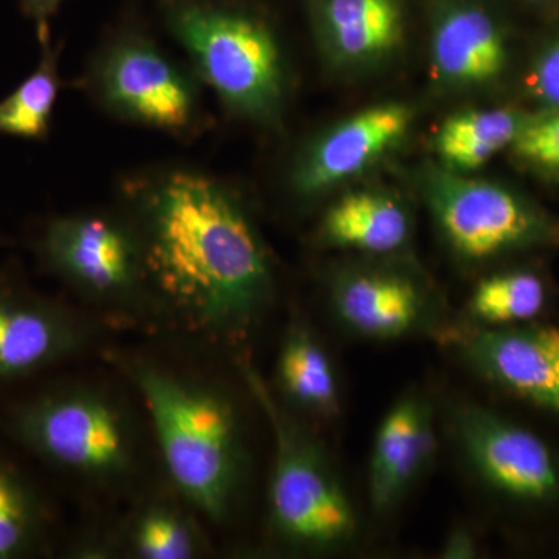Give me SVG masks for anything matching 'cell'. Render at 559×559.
Returning a JSON list of instances; mask_svg holds the SVG:
<instances>
[{
  "mask_svg": "<svg viewBox=\"0 0 559 559\" xmlns=\"http://www.w3.org/2000/svg\"><path fill=\"white\" fill-rule=\"evenodd\" d=\"M142 259L164 293L212 330L248 329L272 290L270 259L234 193L200 173L175 170L140 197Z\"/></svg>",
  "mask_w": 559,
  "mask_h": 559,
  "instance_id": "obj_1",
  "label": "cell"
},
{
  "mask_svg": "<svg viewBox=\"0 0 559 559\" xmlns=\"http://www.w3.org/2000/svg\"><path fill=\"white\" fill-rule=\"evenodd\" d=\"M135 381L176 487L209 518L221 520L241 471L240 436L229 404L165 371L139 370Z\"/></svg>",
  "mask_w": 559,
  "mask_h": 559,
  "instance_id": "obj_2",
  "label": "cell"
},
{
  "mask_svg": "<svg viewBox=\"0 0 559 559\" xmlns=\"http://www.w3.org/2000/svg\"><path fill=\"white\" fill-rule=\"evenodd\" d=\"M162 11L201 79L231 112L259 121L277 116L285 72L266 22L223 0H164Z\"/></svg>",
  "mask_w": 559,
  "mask_h": 559,
  "instance_id": "obj_3",
  "label": "cell"
},
{
  "mask_svg": "<svg viewBox=\"0 0 559 559\" xmlns=\"http://www.w3.org/2000/svg\"><path fill=\"white\" fill-rule=\"evenodd\" d=\"M246 377L274 430L270 506L275 530L301 549H344L358 535V518L336 471L322 448L283 414L263 381L250 371Z\"/></svg>",
  "mask_w": 559,
  "mask_h": 559,
  "instance_id": "obj_4",
  "label": "cell"
},
{
  "mask_svg": "<svg viewBox=\"0 0 559 559\" xmlns=\"http://www.w3.org/2000/svg\"><path fill=\"white\" fill-rule=\"evenodd\" d=\"M425 197L444 240L463 260H488L557 237L538 209L498 183L433 170Z\"/></svg>",
  "mask_w": 559,
  "mask_h": 559,
  "instance_id": "obj_5",
  "label": "cell"
},
{
  "mask_svg": "<svg viewBox=\"0 0 559 559\" xmlns=\"http://www.w3.org/2000/svg\"><path fill=\"white\" fill-rule=\"evenodd\" d=\"M92 83L103 105L123 119L175 135L197 128V83L139 33H124L103 50Z\"/></svg>",
  "mask_w": 559,
  "mask_h": 559,
  "instance_id": "obj_6",
  "label": "cell"
},
{
  "mask_svg": "<svg viewBox=\"0 0 559 559\" xmlns=\"http://www.w3.org/2000/svg\"><path fill=\"white\" fill-rule=\"evenodd\" d=\"M13 430L35 454L76 473L116 474L130 462V436L119 412L83 392L27 401L14 412Z\"/></svg>",
  "mask_w": 559,
  "mask_h": 559,
  "instance_id": "obj_7",
  "label": "cell"
},
{
  "mask_svg": "<svg viewBox=\"0 0 559 559\" xmlns=\"http://www.w3.org/2000/svg\"><path fill=\"white\" fill-rule=\"evenodd\" d=\"M451 429L463 459L489 488L524 502L559 498V466L535 433L477 404H460Z\"/></svg>",
  "mask_w": 559,
  "mask_h": 559,
  "instance_id": "obj_8",
  "label": "cell"
},
{
  "mask_svg": "<svg viewBox=\"0 0 559 559\" xmlns=\"http://www.w3.org/2000/svg\"><path fill=\"white\" fill-rule=\"evenodd\" d=\"M334 316L367 340L395 341L439 326L440 310L425 283L411 272L356 266L334 275L330 285Z\"/></svg>",
  "mask_w": 559,
  "mask_h": 559,
  "instance_id": "obj_9",
  "label": "cell"
},
{
  "mask_svg": "<svg viewBox=\"0 0 559 559\" xmlns=\"http://www.w3.org/2000/svg\"><path fill=\"white\" fill-rule=\"evenodd\" d=\"M450 341L474 373L559 415L557 326H481L460 331Z\"/></svg>",
  "mask_w": 559,
  "mask_h": 559,
  "instance_id": "obj_10",
  "label": "cell"
},
{
  "mask_svg": "<svg viewBox=\"0 0 559 559\" xmlns=\"http://www.w3.org/2000/svg\"><path fill=\"white\" fill-rule=\"evenodd\" d=\"M44 259L62 277L97 294L123 293L142 267V249L130 234L102 216H62L40 238Z\"/></svg>",
  "mask_w": 559,
  "mask_h": 559,
  "instance_id": "obj_11",
  "label": "cell"
},
{
  "mask_svg": "<svg viewBox=\"0 0 559 559\" xmlns=\"http://www.w3.org/2000/svg\"><path fill=\"white\" fill-rule=\"evenodd\" d=\"M411 120L409 108L392 103L342 121L305 151L294 168V190L316 197L359 175L406 135Z\"/></svg>",
  "mask_w": 559,
  "mask_h": 559,
  "instance_id": "obj_12",
  "label": "cell"
},
{
  "mask_svg": "<svg viewBox=\"0 0 559 559\" xmlns=\"http://www.w3.org/2000/svg\"><path fill=\"white\" fill-rule=\"evenodd\" d=\"M436 454V428L428 401L407 393L378 428L369 466L370 503L378 513L395 509Z\"/></svg>",
  "mask_w": 559,
  "mask_h": 559,
  "instance_id": "obj_13",
  "label": "cell"
},
{
  "mask_svg": "<svg viewBox=\"0 0 559 559\" xmlns=\"http://www.w3.org/2000/svg\"><path fill=\"white\" fill-rule=\"evenodd\" d=\"M430 55L433 72L444 83L479 86L506 68V38L499 22L480 3L448 0L433 17Z\"/></svg>",
  "mask_w": 559,
  "mask_h": 559,
  "instance_id": "obj_14",
  "label": "cell"
},
{
  "mask_svg": "<svg viewBox=\"0 0 559 559\" xmlns=\"http://www.w3.org/2000/svg\"><path fill=\"white\" fill-rule=\"evenodd\" d=\"M311 16L323 53L340 68L384 60L403 40L400 0H311Z\"/></svg>",
  "mask_w": 559,
  "mask_h": 559,
  "instance_id": "obj_15",
  "label": "cell"
},
{
  "mask_svg": "<svg viewBox=\"0 0 559 559\" xmlns=\"http://www.w3.org/2000/svg\"><path fill=\"white\" fill-rule=\"evenodd\" d=\"M73 342L60 311L21 290L0 286V382L49 367Z\"/></svg>",
  "mask_w": 559,
  "mask_h": 559,
  "instance_id": "obj_16",
  "label": "cell"
},
{
  "mask_svg": "<svg viewBox=\"0 0 559 559\" xmlns=\"http://www.w3.org/2000/svg\"><path fill=\"white\" fill-rule=\"evenodd\" d=\"M320 231L334 248L388 255L409 240L411 219L395 198L381 191H356L331 205Z\"/></svg>",
  "mask_w": 559,
  "mask_h": 559,
  "instance_id": "obj_17",
  "label": "cell"
},
{
  "mask_svg": "<svg viewBox=\"0 0 559 559\" xmlns=\"http://www.w3.org/2000/svg\"><path fill=\"white\" fill-rule=\"evenodd\" d=\"M532 117L513 109H477L455 114L441 124L436 148L448 170L471 171L513 145Z\"/></svg>",
  "mask_w": 559,
  "mask_h": 559,
  "instance_id": "obj_18",
  "label": "cell"
},
{
  "mask_svg": "<svg viewBox=\"0 0 559 559\" xmlns=\"http://www.w3.org/2000/svg\"><path fill=\"white\" fill-rule=\"evenodd\" d=\"M278 380L290 400L322 417L340 412V385L325 349L304 329H294L283 342Z\"/></svg>",
  "mask_w": 559,
  "mask_h": 559,
  "instance_id": "obj_19",
  "label": "cell"
},
{
  "mask_svg": "<svg viewBox=\"0 0 559 559\" xmlns=\"http://www.w3.org/2000/svg\"><path fill=\"white\" fill-rule=\"evenodd\" d=\"M40 60L9 97L0 100V135L43 140L50 131L51 116L60 94L58 51L51 39L40 43Z\"/></svg>",
  "mask_w": 559,
  "mask_h": 559,
  "instance_id": "obj_20",
  "label": "cell"
},
{
  "mask_svg": "<svg viewBox=\"0 0 559 559\" xmlns=\"http://www.w3.org/2000/svg\"><path fill=\"white\" fill-rule=\"evenodd\" d=\"M546 304V288L530 272H503L481 280L471 294L469 318L481 326L518 325L536 318Z\"/></svg>",
  "mask_w": 559,
  "mask_h": 559,
  "instance_id": "obj_21",
  "label": "cell"
},
{
  "mask_svg": "<svg viewBox=\"0 0 559 559\" xmlns=\"http://www.w3.org/2000/svg\"><path fill=\"white\" fill-rule=\"evenodd\" d=\"M38 503L16 469L0 457V559L21 557L39 533Z\"/></svg>",
  "mask_w": 559,
  "mask_h": 559,
  "instance_id": "obj_22",
  "label": "cell"
},
{
  "mask_svg": "<svg viewBox=\"0 0 559 559\" xmlns=\"http://www.w3.org/2000/svg\"><path fill=\"white\" fill-rule=\"evenodd\" d=\"M135 550L146 559H189L194 554L193 533L171 511H150L135 530Z\"/></svg>",
  "mask_w": 559,
  "mask_h": 559,
  "instance_id": "obj_23",
  "label": "cell"
},
{
  "mask_svg": "<svg viewBox=\"0 0 559 559\" xmlns=\"http://www.w3.org/2000/svg\"><path fill=\"white\" fill-rule=\"evenodd\" d=\"M522 160L547 171H559V110L530 119L513 143Z\"/></svg>",
  "mask_w": 559,
  "mask_h": 559,
  "instance_id": "obj_24",
  "label": "cell"
},
{
  "mask_svg": "<svg viewBox=\"0 0 559 559\" xmlns=\"http://www.w3.org/2000/svg\"><path fill=\"white\" fill-rule=\"evenodd\" d=\"M527 86L536 100L559 110V36L539 55L528 73Z\"/></svg>",
  "mask_w": 559,
  "mask_h": 559,
  "instance_id": "obj_25",
  "label": "cell"
},
{
  "mask_svg": "<svg viewBox=\"0 0 559 559\" xmlns=\"http://www.w3.org/2000/svg\"><path fill=\"white\" fill-rule=\"evenodd\" d=\"M25 16L35 24L39 43L50 38V24L66 0H20Z\"/></svg>",
  "mask_w": 559,
  "mask_h": 559,
  "instance_id": "obj_26",
  "label": "cell"
},
{
  "mask_svg": "<svg viewBox=\"0 0 559 559\" xmlns=\"http://www.w3.org/2000/svg\"><path fill=\"white\" fill-rule=\"evenodd\" d=\"M476 539L466 528H457L448 536L441 557L448 559H468L476 557Z\"/></svg>",
  "mask_w": 559,
  "mask_h": 559,
  "instance_id": "obj_27",
  "label": "cell"
}]
</instances>
